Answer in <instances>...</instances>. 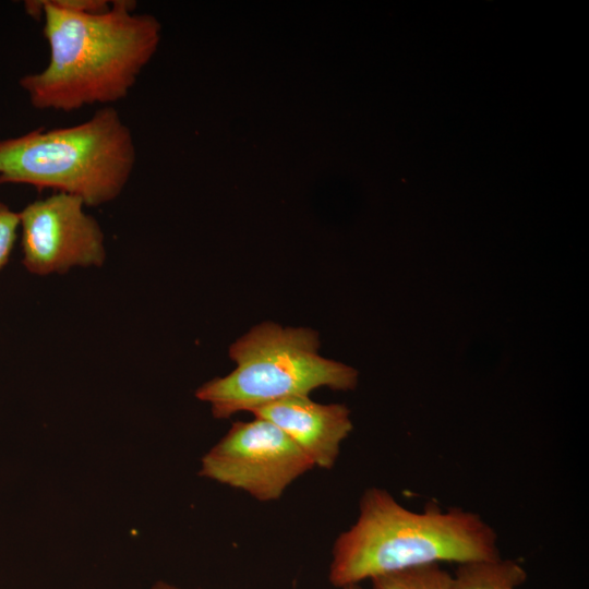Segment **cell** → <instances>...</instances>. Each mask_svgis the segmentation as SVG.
<instances>
[{
	"mask_svg": "<svg viewBox=\"0 0 589 589\" xmlns=\"http://www.w3.org/2000/svg\"><path fill=\"white\" fill-rule=\"evenodd\" d=\"M136 2L113 0L103 13L60 9L49 0L24 1L25 12L44 20L49 60L19 85L38 110L70 112L120 101L137 82L160 39V24L135 12Z\"/></svg>",
	"mask_w": 589,
	"mask_h": 589,
	"instance_id": "cell-1",
	"label": "cell"
},
{
	"mask_svg": "<svg viewBox=\"0 0 589 589\" xmlns=\"http://www.w3.org/2000/svg\"><path fill=\"white\" fill-rule=\"evenodd\" d=\"M495 529L474 512L428 505L413 512L386 489L371 486L353 525L332 549L328 580L336 588L426 564L456 565L501 556Z\"/></svg>",
	"mask_w": 589,
	"mask_h": 589,
	"instance_id": "cell-2",
	"label": "cell"
},
{
	"mask_svg": "<svg viewBox=\"0 0 589 589\" xmlns=\"http://www.w3.org/2000/svg\"><path fill=\"white\" fill-rule=\"evenodd\" d=\"M136 164L131 129L112 106L79 124L0 140V184H27L80 197L85 206L116 200Z\"/></svg>",
	"mask_w": 589,
	"mask_h": 589,
	"instance_id": "cell-3",
	"label": "cell"
},
{
	"mask_svg": "<svg viewBox=\"0 0 589 589\" xmlns=\"http://www.w3.org/2000/svg\"><path fill=\"white\" fill-rule=\"evenodd\" d=\"M318 348L314 329L263 322L230 346L236 369L204 383L195 397L209 404L214 418L228 419L285 398L309 396L320 387L354 389L357 370L322 357Z\"/></svg>",
	"mask_w": 589,
	"mask_h": 589,
	"instance_id": "cell-4",
	"label": "cell"
},
{
	"mask_svg": "<svg viewBox=\"0 0 589 589\" xmlns=\"http://www.w3.org/2000/svg\"><path fill=\"white\" fill-rule=\"evenodd\" d=\"M314 468L310 458L268 420L237 421L201 459L199 476L244 491L261 502L281 497Z\"/></svg>",
	"mask_w": 589,
	"mask_h": 589,
	"instance_id": "cell-5",
	"label": "cell"
},
{
	"mask_svg": "<svg viewBox=\"0 0 589 589\" xmlns=\"http://www.w3.org/2000/svg\"><path fill=\"white\" fill-rule=\"evenodd\" d=\"M84 207L80 197L55 192L19 212L22 264L27 272L47 276L105 263L103 229Z\"/></svg>",
	"mask_w": 589,
	"mask_h": 589,
	"instance_id": "cell-6",
	"label": "cell"
},
{
	"mask_svg": "<svg viewBox=\"0 0 589 589\" xmlns=\"http://www.w3.org/2000/svg\"><path fill=\"white\" fill-rule=\"evenodd\" d=\"M285 432L314 467L332 469L342 442L352 431L350 410L342 404H320L309 396H293L251 411Z\"/></svg>",
	"mask_w": 589,
	"mask_h": 589,
	"instance_id": "cell-7",
	"label": "cell"
},
{
	"mask_svg": "<svg viewBox=\"0 0 589 589\" xmlns=\"http://www.w3.org/2000/svg\"><path fill=\"white\" fill-rule=\"evenodd\" d=\"M527 577L519 562L498 556L457 565L452 589H518Z\"/></svg>",
	"mask_w": 589,
	"mask_h": 589,
	"instance_id": "cell-8",
	"label": "cell"
},
{
	"mask_svg": "<svg viewBox=\"0 0 589 589\" xmlns=\"http://www.w3.org/2000/svg\"><path fill=\"white\" fill-rule=\"evenodd\" d=\"M453 575L441 564H426L370 579L371 589H452Z\"/></svg>",
	"mask_w": 589,
	"mask_h": 589,
	"instance_id": "cell-9",
	"label": "cell"
},
{
	"mask_svg": "<svg viewBox=\"0 0 589 589\" xmlns=\"http://www.w3.org/2000/svg\"><path fill=\"white\" fill-rule=\"evenodd\" d=\"M19 229V213L0 202V271L10 260Z\"/></svg>",
	"mask_w": 589,
	"mask_h": 589,
	"instance_id": "cell-10",
	"label": "cell"
},
{
	"mask_svg": "<svg viewBox=\"0 0 589 589\" xmlns=\"http://www.w3.org/2000/svg\"><path fill=\"white\" fill-rule=\"evenodd\" d=\"M151 589H181V588L173 584H169L164 580H158L152 585Z\"/></svg>",
	"mask_w": 589,
	"mask_h": 589,
	"instance_id": "cell-11",
	"label": "cell"
},
{
	"mask_svg": "<svg viewBox=\"0 0 589 589\" xmlns=\"http://www.w3.org/2000/svg\"><path fill=\"white\" fill-rule=\"evenodd\" d=\"M342 589H362V587L360 586V584H353V585L346 586Z\"/></svg>",
	"mask_w": 589,
	"mask_h": 589,
	"instance_id": "cell-12",
	"label": "cell"
}]
</instances>
